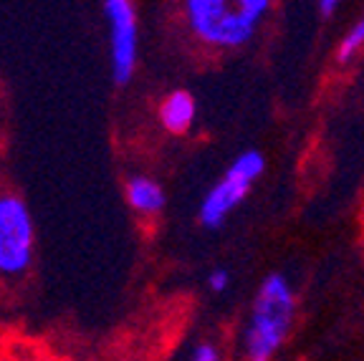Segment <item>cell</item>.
<instances>
[{
    "label": "cell",
    "instance_id": "cell-1",
    "mask_svg": "<svg viewBox=\"0 0 364 361\" xmlns=\"http://www.w3.org/2000/svg\"><path fill=\"white\" fill-rule=\"evenodd\" d=\"M294 318V293L284 276L273 273L261 286L253 316L245 328V354L250 361H268L284 344Z\"/></svg>",
    "mask_w": 364,
    "mask_h": 361
},
{
    "label": "cell",
    "instance_id": "cell-2",
    "mask_svg": "<svg viewBox=\"0 0 364 361\" xmlns=\"http://www.w3.org/2000/svg\"><path fill=\"white\" fill-rule=\"evenodd\" d=\"M268 8V0H240L233 8L223 0H190L188 16L193 31L203 41L218 45H240L253 36Z\"/></svg>",
    "mask_w": 364,
    "mask_h": 361
},
{
    "label": "cell",
    "instance_id": "cell-3",
    "mask_svg": "<svg viewBox=\"0 0 364 361\" xmlns=\"http://www.w3.org/2000/svg\"><path fill=\"white\" fill-rule=\"evenodd\" d=\"M263 172V154L256 149H248L243 152L233 164L230 170L225 172L223 182H218L208 198H205L203 208H200V222L205 227H220L223 220L228 217L230 210H235L243 198L248 195L250 185L258 175Z\"/></svg>",
    "mask_w": 364,
    "mask_h": 361
},
{
    "label": "cell",
    "instance_id": "cell-4",
    "mask_svg": "<svg viewBox=\"0 0 364 361\" xmlns=\"http://www.w3.org/2000/svg\"><path fill=\"white\" fill-rule=\"evenodd\" d=\"M33 258V220L18 195H0V273L18 276Z\"/></svg>",
    "mask_w": 364,
    "mask_h": 361
},
{
    "label": "cell",
    "instance_id": "cell-5",
    "mask_svg": "<svg viewBox=\"0 0 364 361\" xmlns=\"http://www.w3.org/2000/svg\"><path fill=\"white\" fill-rule=\"evenodd\" d=\"M112 28V66L114 81L127 84L136 61V16L129 0H107L104 6Z\"/></svg>",
    "mask_w": 364,
    "mask_h": 361
},
{
    "label": "cell",
    "instance_id": "cell-6",
    "mask_svg": "<svg viewBox=\"0 0 364 361\" xmlns=\"http://www.w3.org/2000/svg\"><path fill=\"white\" fill-rule=\"evenodd\" d=\"M159 119H162V124L170 131H175V134L188 131L195 119V99L188 91H175V94L167 96L162 109H159Z\"/></svg>",
    "mask_w": 364,
    "mask_h": 361
},
{
    "label": "cell",
    "instance_id": "cell-7",
    "mask_svg": "<svg viewBox=\"0 0 364 361\" xmlns=\"http://www.w3.org/2000/svg\"><path fill=\"white\" fill-rule=\"evenodd\" d=\"M127 198L129 205L139 212H157L165 208V192L157 182H152L149 177H134L127 185Z\"/></svg>",
    "mask_w": 364,
    "mask_h": 361
},
{
    "label": "cell",
    "instance_id": "cell-8",
    "mask_svg": "<svg viewBox=\"0 0 364 361\" xmlns=\"http://www.w3.org/2000/svg\"><path fill=\"white\" fill-rule=\"evenodd\" d=\"M362 43H364V18L357 23V26H354L352 31H349L347 36H344V41H341V45H339V53H336V58H339L341 63L349 61V58H352L354 53L362 48Z\"/></svg>",
    "mask_w": 364,
    "mask_h": 361
},
{
    "label": "cell",
    "instance_id": "cell-9",
    "mask_svg": "<svg viewBox=\"0 0 364 361\" xmlns=\"http://www.w3.org/2000/svg\"><path fill=\"white\" fill-rule=\"evenodd\" d=\"M228 278H230V276H228V271H213L210 273V281H208V283H210L213 291H225V288H228Z\"/></svg>",
    "mask_w": 364,
    "mask_h": 361
},
{
    "label": "cell",
    "instance_id": "cell-10",
    "mask_svg": "<svg viewBox=\"0 0 364 361\" xmlns=\"http://www.w3.org/2000/svg\"><path fill=\"white\" fill-rule=\"evenodd\" d=\"M195 361H218V351L213 349L210 344L200 346V349L195 351Z\"/></svg>",
    "mask_w": 364,
    "mask_h": 361
},
{
    "label": "cell",
    "instance_id": "cell-11",
    "mask_svg": "<svg viewBox=\"0 0 364 361\" xmlns=\"http://www.w3.org/2000/svg\"><path fill=\"white\" fill-rule=\"evenodd\" d=\"M336 6H339L336 0H321V3H318V11L324 13V16H331V13L336 11Z\"/></svg>",
    "mask_w": 364,
    "mask_h": 361
}]
</instances>
